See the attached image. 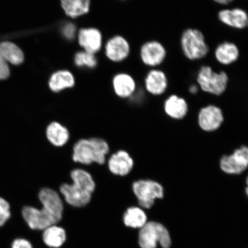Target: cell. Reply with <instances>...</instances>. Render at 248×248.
<instances>
[{"label":"cell","instance_id":"1","mask_svg":"<svg viewBox=\"0 0 248 248\" xmlns=\"http://www.w3.org/2000/svg\"><path fill=\"white\" fill-rule=\"evenodd\" d=\"M39 200L41 209L25 206L22 216L25 221L33 230L43 231L51 225H57L63 217L64 204L60 195L53 189L45 187L40 190Z\"/></svg>","mask_w":248,"mask_h":248},{"label":"cell","instance_id":"2","mask_svg":"<svg viewBox=\"0 0 248 248\" xmlns=\"http://www.w3.org/2000/svg\"><path fill=\"white\" fill-rule=\"evenodd\" d=\"M109 151V145L103 139H81L74 145L72 159L74 162L83 165L89 166L93 163L103 165Z\"/></svg>","mask_w":248,"mask_h":248},{"label":"cell","instance_id":"3","mask_svg":"<svg viewBox=\"0 0 248 248\" xmlns=\"http://www.w3.org/2000/svg\"><path fill=\"white\" fill-rule=\"evenodd\" d=\"M171 243L169 232L159 222H147L140 230L139 244L141 248H156L158 244L163 248H170Z\"/></svg>","mask_w":248,"mask_h":248},{"label":"cell","instance_id":"4","mask_svg":"<svg viewBox=\"0 0 248 248\" xmlns=\"http://www.w3.org/2000/svg\"><path fill=\"white\" fill-rule=\"evenodd\" d=\"M197 80L202 91L211 94L221 95L227 88L229 77L224 71L215 72L212 67L204 66L198 71Z\"/></svg>","mask_w":248,"mask_h":248},{"label":"cell","instance_id":"5","mask_svg":"<svg viewBox=\"0 0 248 248\" xmlns=\"http://www.w3.org/2000/svg\"><path fill=\"white\" fill-rule=\"evenodd\" d=\"M181 46L186 57L192 61L205 57L209 51L203 34L197 29H187L183 33Z\"/></svg>","mask_w":248,"mask_h":248},{"label":"cell","instance_id":"6","mask_svg":"<svg viewBox=\"0 0 248 248\" xmlns=\"http://www.w3.org/2000/svg\"><path fill=\"white\" fill-rule=\"evenodd\" d=\"M133 193L142 208L150 209L155 200L164 197V188L159 183L152 180H139L132 185Z\"/></svg>","mask_w":248,"mask_h":248},{"label":"cell","instance_id":"7","mask_svg":"<svg viewBox=\"0 0 248 248\" xmlns=\"http://www.w3.org/2000/svg\"><path fill=\"white\" fill-rule=\"evenodd\" d=\"M248 166V148L242 146L230 155H225L220 160L222 171L229 175H240Z\"/></svg>","mask_w":248,"mask_h":248},{"label":"cell","instance_id":"8","mask_svg":"<svg viewBox=\"0 0 248 248\" xmlns=\"http://www.w3.org/2000/svg\"><path fill=\"white\" fill-rule=\"evenodd\" d=\"M60 191L65 201L75 207H84L90 203L93 193L78 184H64L60 186Z\"/></svg>","mask_w":248,"mask_h":248},{"label":"cell","instance_id":"9","mask_svg":"<svg viewBox=\"0 0 248 248\" xmlns=\"http://www.w3.org/2000/svg\"><path fill=\"white\" fill-rule=\"evenodd\" d=\"M166 55V49L164 46L155 40L145 43L140 49L141 60L149 67L159 66L165 60Z\"/></svg>","mask_w":248,"mask_h":248},{"label":"cell","instance_id":"10","mask_svg":"<svg viewBox=\"0 0 248 248\" xmlns=\"http://www.w3.org/2000/svg\"><path fill=\"white\" fill-rule=\"evenodd\" d=\"M224 122L222 111L215 105H209L200 110L198 124L201 128L206 132H213L219 129Z\"/></svg>","mask_w":248,"mask_h":248},{"label":"cell","instance_id":"11","mask_svg":"<svg viewBox=\"0 0 248 248\" xmlns=\"http://www.w3.org/2000/svg\"><path fill=\"white\" fill-rule=\"evenodd\" d=\"M134 166L131 155L124 150L118 151L111 155L108 161V167L112 174L120 176L128 175Z\"/></svg>","mask_w":248,"mask_h":248},{"label":"cell","instance_id":"12","mask_svg":"<svg viewBox=\"0 0 248 248\" xmlns=\"http://www.w3.org/2000/svg\"><path fill=\"white\" fill-rule=\"evenodd\" d=\"M130 46L122 36H115L108 40L105 46V53L108 60L114 62H122L128 58Z\"/></svg>","mask_w":248,"mask_h":248},{"label":"cell","instance_id":"13","mask_svg":"<svg viewBox=\"0 0 248 248\" xmlns=\"http://www.w3.org/2000/svg\"><path fill=\"white\" fill-rule=\"evenodd\" d=\"M78 42L85 51L95 54L101 48V33L100 31L94 28L80 30L78 33Z\"/></svg>","mask_w":248,"mask_h":248},{"label":"cell","instance_id":"14","mask_svg":"<svg viewBox=\"0 0 248 248\" xmlns=\"http://www.w3.org/2000/svg\"><path fill=\"white\" fill-rule=\"evenodd\" d=\"M218 16L221 22L234 29H244L248 24V14L243 9H225L219 12Z\"/></svg>","mask_w":248,"mask_h":248},{"label":"cell","instance_id":"15","mask_svg":"<svg viewBox=\"0 0 248 248\" xmlns=\"http://www.w3.org/2000/svg\"><path fill=\"white\" fill-rule=\"evenodd\" d=\"M144 85L149 93L154 95H160L166 91L168 80L163 71L153 69L145 77Z\"/></svg>","mask_w":248,"mask_h":248},{"label":"cell","instance_id":"16","mask_svg":"<svg viewBox=\"0 0 248 248\" xmlns=\"http://www.w3.org/2000/svg\"><path fill=\"white\" fill-rule=\"evenodd\" d=\"M0 57L12 66H18L24 63L25 55L17 43L5 40L0 42Z\"/></svg>","mask_w":248,"mask_h":248},{"label":"cell","instance_id":"17","mask_svg":"<svg viewBox=\"0 0 248 248\" xmlns=\"http://www.w3.org/2000/svg\"><path fill=\"white\" fill-rule=\"evenodd\" d=\"M46 138L53 146L62 147L69 141V129L60 123L52 122L48 124L46 130Z\"/></svg>","mask_w":248,"mask_h":248},{"label":"cell","instance_id":"18","mask_svg":"<svg viewBox=\"0 0 248 248\" xmlns=\"http://www.w3.org/2000/svg\"><path fill=\"white\" fill-rule=\"evenodd\" d=\"M113 86L116 94L122 98L131 97L136 89L135 79L126 73L117 74L113 80Z\"/></svg>","mask_w":248,"mask_h":248},{"label":"cell","instance_id":"19","mask_svg":"<svg viewBox=\"0 0 248 248\" xmlns=\"http://www.w3.org/2000/svg\"><path fill=\"white\" fill-rule=\"evenodd\" d=\"M164 110L172 119H184L188 112V104L184 98L176 95H172L164 102Z\"/></svg>","mask_w":248,"mask_h":248},{"label":"cell","instance_id":"20","mask_svg":"<svg viewBox=\"0 0 248 248\" xmlns=\"http://www.w3.org/2000/svg\"><path fill=\"white\" fill-rule=\"evenodd\" d=\"M215 55L216 60L220 64L229 65L237 61L240 51L234 43L225 42L217 46Z\"/></svg>","mask_w":248,"mask_h":248},{"label":"cell","instance_id":"21","mask_svg":"<svg viewBox=\"0 0 248 248\" xmlns=\"http://www.w3.org/2000/svg\"><path fill=\"white\" fill-rule=\"evenodd\" d=\"M75 85V78L73 74L68 70H60L51 76L48 86L52 92H60L63 90L73 88Z\"/></svg>","mask_w":248,"mask_h":248},{"label":"cell","instance_id":"22","mask_svg":"<svg viewBox=\"0 0 248 248\" xmlns=\"http://www.w3.org/2000/svg\"><path fill=\"white\" fill-rule=\"evenodd\" d=\"M43 240L49 248H60L66 240V231L57 225L48 226L43 230Z\"/></svg>","mask_w":248,"mask_h":248},{"label":"cell","instance_id":"23","mask_svg":"<svg viewBox=\"0 0 248 248\" xmlns=\"http://www.w3.org/2000/svg\"><path fill=\"white\" fill-rule=\"evenodd\" d=\"M62 8L68 16L75 18L88 14L91 0H61Z\"/></svg>","mask_w":248,"mask_h":248},{"label":"cell","instance_id":"24","mask_svg":"<svg viewBox=\"0 0 248 248\" xmlns=\"http://www.w3.org/2000/svg\"><path fill=\"white\" fill-rule=\"evenodd\" d=\"M124 224L127 227L140 229L147 224V216L140 207H131L125 211L123 217Z\"/></svg>","mask_w":248,"mask_h":248},{"label":"cell","instance_id":"25","mask_svg":"<svg viewBox=\"0 0 248 248\" xmlns=\"http://www.w3.org/2000/svg\"><path fill=\"white\" fill-rule=\"evenodd\" d=\"M70 178L73 183L78 184L94 193L96 188L95 182L88 170L79 168L74 169L70 172Z\"/></svg>","mask_w":248,"mask_h":248},{"label":"cell","instance_id":"26","mask_svg":"<svg viewBox=\"0 0 248 248\" xmlns=\"http://www.w3.org/2000/svg\"><path fill=\"white\" fill-rule=\"evenodd\" d=\"M74 62L77 66L94 68L97 66V61L94 54L86 51L78 52L75 55Z\"/></svg>","mask_w":248,"mask_h":248},{"label":"cell","instance_id":"27","mask_svg":"<svg viewBox=\"0 0 248 248\" xmlns=\"http://www.w3.org/2000/svg\"><path fill=\"white\" fill-rule=\"evenodd\" d=\"M11 216L10 204L4 198L0 197V227L5 225Z\"/></svg>","mask_w":248,"mask_h":248},{"label":"cell","instance_id":"28","mask_svg":"<svg viewBox=\"0 0 248 248\" xmlns=\"http://www.w3.org/2000/svg\"><path fill=\"white\" fill-rule=\"evenodd\" d=\"M11 74V66L8 62L0 57V80L9 79Z\"/></svg>","mask_w":248,"mask_h":248},{"label":"cell","instance_id":"29","mask_svg":"<svg viewBox=\"0 0 248 248\" xmlns=\"http://www.w3.org/2000/svg\"><path fill=\"white\" fill-rule=\"evenodd\" d=\"M62 32L65 38L68 40H73L76 35V27L73 23H67L62 27Z\"/></svg>","mask_w":248,"mask_h":248},{"label":"cell","instance_id":"30","mask_svg":"<svg viewBox=\"0 0 248 248\" xmlns=\"http://www.w3.org/2000/svg\"><path fill=\"white\" fill-rule=\"evenodd\" d=\"M12 248H33L29 240L24 238H17L12 244Z\"/></svg>","mask_w":248,"mask_h":248},{"label":"cell","instance_id":"31","mask_svg":"<svg viewBox=\"0 0 248 248\" xmlns=\"http://www.w3.org/2000/svg\"><path fill=\"white\" fill-rule=\"evenodd\" d=\"M213 1L220 5H227L230 4L233 0H213Z\"/></svg>","mask_w":248,"mask_h":248},{"label":"cell","instance_id":"32","mask_svg":"<svg viewBox=\"0 0 248 248\" xmlns=\"http://www.w3.org/2000/svg\"><path fill=\"white\" fill-rule=\"evenodd\" d=\"M198 91V86L195 85H191L190 87V89H189V91H190V92L192 93V94H195V93H197Z\"/></svg>","mask_w":248,"mask_h":248}]
</instances>
